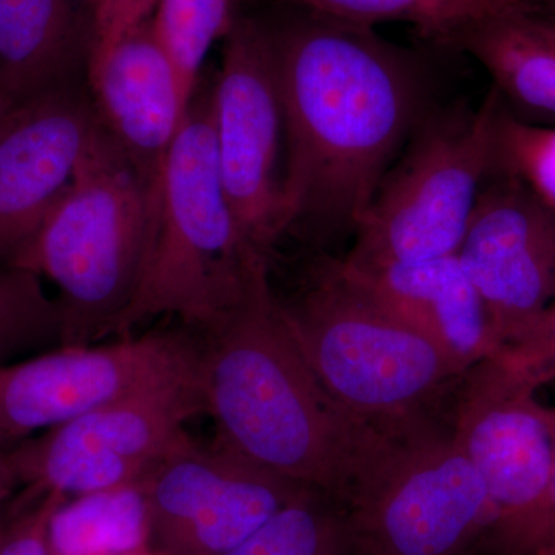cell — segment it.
Returning a JSON list of instances; mask_svg holds the SVG:
<instances>
[{"label":"cell","mask_w":555,"mask_h":555,"mask_svg":"<svg viewBox=\"0 0 555 555\" xmlns=\"http://www.w3.org/2000/svg\"><path fill=\"white\" fill-rule=\"evenodd\" d=\"M295 9L262 21L286 137V228L356 233L418 126L422 78L374 27Z\"/></svg>","instance_id":"obj_1"},{"label":"cell","mask_w":555,"mask_h":555,"mask_svg":"<svg viewBox=\"0 0 555 555\" xmlns=\"http://www.w3.org/2000/svg\"><path fill=\"white\" fill-rule=\"evenodd\" d=\"M190 331L215 441L343 507L386 436L358 425L321 385L284 320L269 266L238 305Z\"/></svg>","instance_id":"obj_2"},{"label":"cell","mask_w":555,"mask_h":555,"mask_svg":"<svg viewBox=\"0 0 555 555\" xmlns=\"http://www.w3.org/2000/svg\"><path fill=\"white\" fill-rule=\"evenodd\" d=\"M280 306L328 396L358 425L383 436L438 423L441 404L456 396L467 374L347 272L341 259H317Z\"/></svg>","instance_id":"obj_3"},{"label":"cell","mask_w":555,"mask_h":555,"mask_svg":"<svg viewBox=\"0 0 555 555\" xmlns=\"http://www.w3.org/2000/svg\"><path fill=\"white\" fill-rule=\"evenodd\" d=\"M156 222L158 181L102 127L65 195L10 264L60 288L62 347L116 334L147 273Z\"/></svg>","instance_id":"obj_4"},{"label":"cell","mask_w":555,"mask_h":555,"mask_svg":"<svg viewBox=\"0 0 555 555\" xmlns=\"http://www.w3.org/2000/svg\"><path fill=\"white\" fill-rule=\"evenodd\" d=\"M269 258L248 244L219 175L211 89H196L158 177V222L147 273L116 337L175 315L201 328L238 305Z\"/></svg>","instance_id":"obj_5"},{"label":"cell","mask_w":555,"mask_h":555,"mask_svg":"<svg viewBox=\"0 0 555 555\" xmlns=\"http://www.w3.org/2000/svg\"><path fill=\"white\" fill-rule=\"evenodd\" d=\"M505 101L495 87L477 108L423 119L356 230L349 264L418 262L459 254L494 173Z\"/></svg>","instance_id":"obj_6"},{"label":"cell","mask_w":555,"mask_h":555,"mask_svg":"<svg viewBox=\"0 0 555 555\" xmlns=\"http://www.w3.org/2000/svg\"><path fill=\"white\" fill-rule=\"evenodd\" d=\"M343 513L350 555H474L494 520L483 480L438 423L386 437Z\"/></svg>","instance_id":"obj_7"},{"label":"cell","mask_w":555,"mask_h":555,"mask_svg":"<svg viewBox=\"0 0 555 555\" xmlns=\"http://www.w3.org/2000/svg\"><path fill=\"white\" fill-rule=\"evenodd\" d=\"M452 415V436L491 500L494 520L485 553L534 555L553 466L550 408L489 357L467 371Z\"/></svg>","instance_id":"obj_8"},{"label":"cell","mask_w":555,"mask_h":555,"mask_svg":"<svg viewBox=\"0 0 555 555\" xmlns=\"http://www.w3.org/2000/svg\"><path fill=\"white\" fill-rule=\"evenodd\" d=\"M218 166L244 238L270 259L287 232L283 108L264 22L236 14L211 87Z\"/></svg>","instance_id":"obj_9"},{"label":"cell","mask_w":555,"mask_h":555,"mask_svg":"<svg viewBox=\"0 0 555 555\" xmlns=\"http://www.w3.org/2000/svg\"><path fill=\"white\" fill-rule=\"evenodd\" d=\"M201 377L193 332L156 331L65 346L0 367V427L11 443L116 401Z\"/></svg>","instance_id":"obj_10"},{"label":"cell","mask_w":555,"mask_h":555,"mask_svg":"<svg viewBox=\"0 0 555 555\" xmlns=\"http://www.w3.org/2000/svg\"><path fill=\"white\" fill-rule=\"evenodd\" d=\"M203 414V378L184 379L51 427L11 452L25 488L91 494L144 480Z\"/></svg>","instance_id":"obj_11"},{"label":"cell","mask_w":555,"mask_h":555,"mask_svg":"<svg viewBox=\"0 0 555 555\" xmlns=\"http://www.w3.org/2000/svg\"><path fill=\"white\" fill-rule=\"evenodd\" d=\"M152 550L221 555L313 489L257 465L218 441L184 438L142 480Z\"/></svg>","instance_id":"obj_12"},{"label":"cell","mask_w":555,"mask_h":555,"mask_svg":"<svg viewBox=\"0 0 555 555\" xmlns=\"http://www.w3.org/2000/svg\"><path fill=\"white\" fill-rule=\"evenodd\" d=\"M156 7L158 0H100L86 61L87 89L102 122L155 182L188 109Z\"/></svg>","instance_id":"obj_13"},{"label":"cell","mask_w":555,"mask_h":555,"mask_svg":"<svg viewBox=\"0 0 555 555\" xmlns=\"http://www.w3.org/2000/svg\"><path fill=\"white\" fill-rule=\"evenodd\" d=\"M459 259L488 310L500 349L555 298V210L495 167L470 215Z\"/></svg>","instance_id":"obj_14"},{"label":"cell","mask_w":555,"mask_h":555,"mask_svg":"<svg viewBox=\"0 0 555 555\" xmlns=\"http://www.w3.org/2000/svg\"><path fill=\"white\" fill-rule=\"evenodd\" d=\"M104 127L79 80L0 118V266H10L65 195Z\"/></svg>","instance_id":"obj_15"},{"label":"cell","mask_w":555,"mask_h":555,"mask_svg":"<svg viewBox=\"0 0 555 555\" xmlns=\"http://www.w3.org/2000/svg\"><path fill=\"white\" fill-rule=\"evenodd\" d=\"M341 261L347 272L398 317L433 339L463 371L499 352L483 299L459 255L363 266Z\"/></svg>","instance_id":"obj_16"},{"label":"cell","mask_w":555,"mask_h":555,"mask_svg":"<svg viewBox=\"0 0 555 555\" xmlns=\"http://www.w3.org/2000/svg\"><path fill=\"white\" fill-rule=\"evenodd\" d=\"M90 28L73 0H0V98L13 107L79 80Z\"/></svg>","instance_id":"obj_17"},{"label":"cell","mask_w":555,"mask_h":555,"mask_svg":"<svg viewBox=\"0 0 555 555\" xmlns=\"http://www.w3.org/2000/svg\"><path fill=\"white\" fill-rule=\"evenodd\" d=\"M454 43L483 65L503 101L555 118V22L539 7L496 10Z\"/></svg>","instance_id":"obj_18"},{"label":"cell","mask_w":555,"mask_h":555,"mask_svg":"<svg viewBox=\"0 0 555 555\" xmlns=\"http://www.w3.org/2000/svg\"><path fill=\"white\" fill-rule=\"evenodd\" d=\"M144 550H152V524L142 480L68 496L51 517L50 555H122Z\"/></svg>","instance_id":"obj_19"},{"label":"cell","mask_w":555,"mask_h":555,"mask_svg":"<svg viewBox=\"0 0 555 555\" xmlns=\"http://www.w3.org/2000/svg\"><path fill=\"white\" fill-rule=\"evenodd\" d=\"M64 346V313L42 276L0 266V367Z\"/></svg>","instance_id":"obj_20"},{"label":"cell","mask_w":555,"mask_h":555,"mask_svg":"<svg viewBox=\"0 0 555 555\" xmlns=\"http://www.w3.org/2000/svg\"><path fill=\"white\" fill-rule=\"evenodd\" d=\"M335 20L374 27L387 22L412 25L426 38L454 43L460 33L496 10L500 0H284Z\"/></svg>","instance_id":"obj_21"},{"label":"cell","mask_w":555,"mask_h":555,"mask_svg":"<svg viewBox=\"0 0 555 555\" xmlns=\"http://www.w3.org/2000/svg\"><path fill=\"white\" fill-rule=\"evenodd\" d=\"M221 555H350L345 513L331 496L305 492Z\"/></svg>","instance_id":"obj_22"},{"label":"cell","mask_w":555,"mask_h":555,"mask_svg":"<svg viewBox=\"0 0 555 555\" xmlns=\"http://www.w3.org/2000/svg\"><path fill=\"white\" fill-rule=\"evenodd\" d=\"M235 16L232 0H158L156 20L177 67L185 108L198 89L208 51L225 38Z\"/></svg>","instance_id":"obj_23"},{"label":"cell","mask_w":555,"mask_h":555,"mask_svg":"<svg viewBox=\"0 0 555 555\" xmlns=\"http://www.w3.org/2000/svg\"><path fill=\"white\" fill-rule=\"evenodd\" d=\"M496 166L525 181L555 210V129L526 122L503 108Z\"/></svg>","instance_id":"obj_24"},{"label":"cell","mask_w":555,"mask_h":555,"mask_svg":"<svg viewBox=\"0 0 555 555\" xmlns=\"http://www.w3.org/2000/svg\"><path fill=\"white\" fill-rule=\"evenodd\" d=\"M506 377L535 392L555 379V298L534 324L516 341L503 346L495 356Z\"/></svg>","instance_id":"obj_25"},{"label":"cell","mask_w":555,"mask_h":555,"mask_svg":"<svg viewBox=\"0 0 555 555\" xmlns=\"http://www.w3.org/2000/svg\"><path fill=\"white\" fill-rule=\"evenodd\" d=\"M65 499L61 492L25 488L11 500L0 521V555H50L51 517Z\"/></svg>","instance_id":"obj_26"},{"label":"cell","mask_w":555,"mask_h":555,"mask_svg":"<svg viewBox=\"0 0 555 555\" xmlns=\"http://www.w3.org/2000/svg\"><path fill=\"white\" fill-rule=\"evenodd\" d=\"M551 427H553V466H551L550 486H547L545 516L535 553L555 551V408H550Z\"/></svg>","instance_id":"obj_27"},{"label":"cell","mask_w":555,"mask_h":555,"mask_svg":"<svg viewBox=\"0 0 555 555\" xmlns=\"http://www.w3.org/2000/svg\"><path fill=\"white\" fill-rule=\"evenodd\" d=\"M20 486L21 474L13 452L11 449L0 448V509L9 505Z\"/></svg>","instance_id":"obj_28"},{"label":"cell","mask_w":555,"mask_h":555,"mask_svg":"<svg viewBox=\"0 0 555 555\" xmlns=\"http://www.w3.org/2000/svg\"><path fill=\"white\" fill-rule=\"evenodd\" d=\"M505 7H542L551 0H500Z\"/></svg>","instance_id":"obj_29"},{"label":"cell","mask_w":555,"mask_h":555,"mask_svg":"<svg viewBox=\"0 0 555 555\" xmlns=\"http://www.w3.org/2000/svg\"><path fill=\"white\" fill-rule=\"evenodd\" d=\"M7 444H13V443H11L10 438L7 437V434L3 433L2 427H0V448L7 447Z\"/></svg>","instance_id":"obj_30"},{"label":"cell","mask_w":555,"mask_h":555,"mask_svg":"<svg viewBox=\"0 0 555 555\" xmlns=\"http://www.w3.org/2000/svg\"><path fill=\"white\" fill-rule=\"evenodd\" d=\"M547 3H550V9H547L545 13L555 22V0H551V2Z\"/></svg>","instance_id":"obj_31"},{"label":"cell","mask_w":555,"mask_h":555,"mask_svg":"<svg viewBox=\"0 0 555 555\" xmlns=\"http://www.w3.org/2000/svg\"><path fill=\"white\" fill-rule=\"evenodd\" d=\"M10 108V105L7 104L5 101L0 98V118H2L3 115H5L7 109Z\"/></svg>","instance_id":"obj_32"},{"label":"cell","mask_w":555,"mask_h":555,"mask_svg":"<svg viewBox=\"0 0 555 555\" xmlns=\"http://www.w3.org/2000/svg\"><path fill=\"white\" fill-rule=\"evenodd\" d=\"M122 555H159L153 550L137 551V553L122 554Z\"/></svg>","instance_id":"obj_33"},{"label":"cell","mask_w":555,"mask_h":555,"mask_svg":"<svg viewBox=\"0 0 555 555\" xmlns=\"http://www.w3.org/2000/svg\"><path fill=\"white\" fill-rule=\"evenodd\" d=\"M83 2L90 3L91 7H94L98 2H100V0H83Z\"/></svg>","instance_id":"obj_34"},{"label":"cell","mask_w":555,"mask_h":555,"mask_svg":"<svg viewBox=\"0 0 555 555\" xmlns=\"http://www.w3.org/2000/svg\"><path fill=\"white\" fill-rule=\"evenodd\" d=\"M534 555H555V551H545V553H537Z\"/></svg>","instance_id":"obj_35"},{"label":"cell","mask_w":555,"mask_h":555,"mask_svg":"<svg viewBox=\"0 0 555 555\" xmlns=\"http://www.w3.org/2000/svg\"><path fill=\"white\" fill-rule=\"evenodd\" d=\"M7 506H9V505H7ZM7 506L2 507V509H0V521H2L3 514H5Z\"/></svg>","instance_id":"obj_36"}]
</instances>
